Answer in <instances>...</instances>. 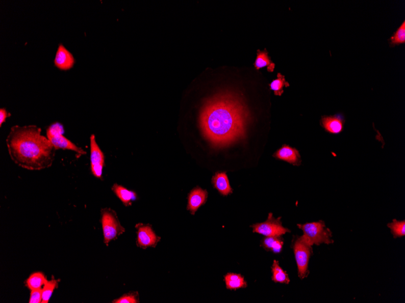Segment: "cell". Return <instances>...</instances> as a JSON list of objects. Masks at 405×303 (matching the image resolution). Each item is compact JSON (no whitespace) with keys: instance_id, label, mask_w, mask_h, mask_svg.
Returning <instances> with one entry per match:
<instances>
[{"instance_id":"7a4b0ae2","label":"cell","mask_w":405,"mask_h":303,"mask_svg":"<svg viewBox=\"0 0 405 303\" xmlns=\"http://www.w3.org/2000/svg\"><path fill=\"white\" fill-rule=\"evenodd\" d=\"M6 143L11 159L22 169L40 171L53 166L57 150L37 125H15Z\"/></svg>"},{"instance_id":"9c48e42d","label":"cell","mask_w":405,"mask_h":303,"mask_svg":"<svg viewBox=\"0 0 405 303\" xmlns=\"http://www.w3.org/2000/svg\"><path fill=\"white\" fill-rule=\"evenodd\" d=\"M91 142V169L92 175L96 178L102 179L103 169L105 166V157L98 145L94 134L90 137Z\"/></svg>"},{"instance_id":"603a6c76","label":"cell","mask_w":405,"mask_h":303,"mask_svg":"<svg viewBox=\"0 0 405 303\" xmlns=\"http://www.w3.org/2000/svg\"><path fill=\"white\" fill-rule=\"evenodd\" d=\"M388 227L390 228L392 234L394 238L404 236L405 235V222L398 221L394 219L393 222L388 224Z\"/></svg>"},{"instance_id":"ba28073f","label":"cell","mask_w":405,"mask_h":303,"mask_svg":"<svg viewBox=\"0 0 405 303\" xmlns=\"http://www.w3.org/2000/svg\"><path fill=\"white\" fill-rule=\"evenodd\" d=\"M137 244L138 247L146 250L149 247H155L160 241L149 225L137 224Z\"/></svg>"},{"instance_id":"e0dca14e","label":"cell","mask_w":405,"mask_h":303,"mask_svg":"<svg viewBox=\"0 0 405 303\" xmlns=\"http://www.w3.org/2000/svg\"><path fill=\"white\" fill-rule=\"evenodd\" d=\"M226 288L230 290H237L246 288L247 285L245 279L240 274L228 273L224 277Z\"/></svg>"},{"instance_id":"d6986e66","label":"cell","mask_w":405,"mask_h":303,"mask_svg":"<svg viewBox=\"0 0 405 303\" xmlns=\"http://www.w3.org/2000/svg\"><path fill=\"white\" fill-rule=\"evenodd\" d=\"M255 66L257 70L266 67L269 72H273L275 67V64L273 63L270 60L268 51L266 50L264 51L258 50L257 51Z\"/></svg>"},{"instance_id":"cb8c5ba5","label":"cell","mask_w":405,"mask_h":303,"mask_svg":"<svg viewBox=\"0 0 405 303\" xmlns=\"http://www.w3.org/2000/svg\"><path fill=\"white\" fill-rule=\"evenodd\" d=\"M113 303H139L140 302L139 294L137 292H131L125 293L116 299Z\"/></svg>"},{"instance_id":"30bf717a","label":"cell","mask_w":405,"mask_h":303,"mask_svg":"<svg viewBox=\"0 0 405 303\" xmlns=\"http://www.w3.org/2000/svg\"><path fill=\"white\" fill-rule=\"evenodd\" d=\"M75 60L71 52L60 44L58 47L54 59L55 66L61 70H69L74 66Z\"/></svg>"},{"instance_id":"7c38bea8","label":"cell","mask_w":405,"mask_h":303,"mask_svg":"<svg viewBox=\"0 0 405 303\" xmlns=\"http://www.w3.org/2000/svg\"><path fill=\"white\" fill-rule=\"evenodd\" d=\"M274 156L277 159L286 161L294 166H300L301 163L300 155L295 148L286 146H283L274 154Z\"/></svg>"},{"instance_id":"277c9868","label":"cell","mask_w":405,"mask_h":303,"mask_svg":"<svg viewBox=\"0 0 405 303\" xmlns=\"http://www.w3.org/2000/svg\"><path fill=\"white\" fill-rule=\"evenodd\" d=\"M101 223L104 243L107 246L112 240H117L126 231L119 221L116 212L110 208L102 209Z\"/></svg>"},{"instance_id":"4316f807","label":"cell","mask_w":405,"mask_h":303,"mask_svg":"<svg viewBox=\"0 0 405 303\" xmlns=\"http://www.w3.org/2000/svg\"><path fill=\"white\" fill-rule=\"evenodd\" d=\"M11 117L10 113L8 112L4 108H0V127H2L3 123L6 121L7 118Z\"/></svg>"},{"instance_id":"8fae6325","label":"cell","mask_w":405,"mask_h":303,"mask_svg":"<svg viewBox=\"0 0 405 303\" xmlns=\"http://www.w3.org/2000/svg\"><path fill=\"white\" fill-rule=\"evenodd\" d=\"M208 193L207 190L202 189L199 187L192 189L188 196L187 209L194 215L199 208L204 205L207 201Z\"/></svg>"},{"instance_id":"52a82bcc","label":"cell","mask_w":405,"mask_h":303,"mask_svg":"<svg viewBox=\"0 0 405 303\" xmlns=\"http://www.w3.org/2000/svg\"><path fill=\"white\" fill-rule=\"evenodd\" d=\"M251 227L254 233L266 237H280L291 232L288 228L283 227L281 217L275 218L272 213L269 214L268 219L265 222L253 225Z\"/></svg>"},{"instance_id":"8992f818","label":"cell","mask_w":405,"mask_h":303,"mask_svg":"<svg viewBox=\"0 0 405 303\" xmlns=\"http://www.w3.org/2000/svg\"><path fill=\"white\" fill-rule=\"evenodd\" d=\"M293 250L297 264L298 277L303 279L309 274L308 268L311 254H313L312 246L299 237L294 241Z\"/></svg>"},{"instance_id":"5bb4252c","label":"cell","mask_w":405,"mask_h":303,"mask_svg":"<svg viewBox=\"0 0 405 303\" xmlns=\"http://www.w3.org/2000/svg\"><path fill=\"white\" fill-rule=\"evenodd\" d=\"M343 119L337 117H324L321 119V123L327 131L331 133L338 134L342 131L343 128Z\"/></svg>"},{"instance_id":"6da1fadb","label":"cell","mask_w":405,"mask_h":303,"mask_svg":"<svg viewBox=\"0 0 405 303\" xmlns=\"http://www.w3.org/2000/svg\"><path fill=\"white\" fill-rule=\"evenodd\" d=\"M249 112L242 100L223 93L209 100L200 117L202 133L214 147L223 148L245 137Z\"/></svg>"},{"instance_id":"3957f363","label":"cell","mask_w":405,"mask_h":303,"mask_svg":"<svg viewBox=\"0 0 405 303\" xmlns=\"http://www.w3.org/2000/svg\"><path fill=\"white\" fill-rule=\"evenodd\" d=\"M297 226L303 232V235L300 238L311 246L314 244L319 246L323 243L330 244L334 242L332 239V233L330 229L326 227L325 224L322 221L303 225L298 224Z\"/></svg>"},{"instance_id":"d4e9b609","label":"cell","mask_w":405,"mask_h":303,"mask_svg":"<svg viewBox=\"0 0 405 303\" xmlns=\"http://www.w3.org/2000/svg\"><path fill=\"white\" fill-rule=\"evenodd\" d=\"M405 42V22L398 29L393 37L391 38L392 46L404 43Z\"/></svg>"},{"instance_id":"5b68a950","label":"cell","mask_w":405,"mask_h":303,"mask_svg":"<svg viewBox=\"0 0 405 303\" xmlns=\"http://www.w3.org/2000/svg\"><path fill=\"white\" fill-rule=\"evenodd\" d=\"M63 127L59 122H56L47 128L46 136L57 150L63 149L74 151L83 155L86 152L63 135Z\"/></svg>"},{"instance_id":"ac0fdd59","label":"cell","mask_w":405,"mask_h":303,"mask_svg":"<svg viewBox=\"0 0 405 303\" xmlns=\"http://www.w3.org/2000/svg\"><path fill=\"white\" fill-rule=\"evenodd\" d=\"M47 280L46 277L43 272H36L32 273L28 277L26 280L25 285L29 289L31 290V291L33 290L42 289Z\"/></svg>"},{"instance_id":"484cf974","label":"cell","mask_w":405,"mask_h":303,"mask_svg":"<svg viewBox=\"0 0 405 303\" xmlns=\"http://www.w3.org/2000/svg\"><path fill=\"white\" fill-rule=\"evenodd\" d=\"M30 303H41L42 302V290L37 289L31 291Z\"/></svg>"},{"instance_id":"9a60e30c","label":"cell","mask_w":405,"mask_h":303,"mask_svg":"<svg viewBox=\"0 0 405 303\" xmlns=\"http://www.w3.org/2000/svg\"><path fill=\"white\" fill-rule=\"evenodd\" d=\"M112 189L126 206H131L132 202L136 201L137 199L136 192L131 191L121 185H119L117 183L112 186Z\"/></svg>"},{"instance_id":"4fadbf2b","label":"cell","mask_w":405,"mask_h":303,"mask_svg":"<svg viewBox=\"0 0 405 303\" xmlns=\"http://www.w3.org/2000/svg\"><path fill=\"white\" fill-rule=\"evenodd\" d=\"M212 182L221 195L226 196L233 192V190L231 188L229 179L225 172L215 174L212 179Z\"/></svg>"},{"instance_id":"2e32d148","label":"cell","mask_w":405,"mask_h":303,"mask_svg":"<svg viewBox=\"0 0 405 303\" xmlns=\"http://www.w3.org/2000/svg\"><path fill=\"white\" fill-rule=\"evenodd\" d=\"M284 241L281 236L266 237L262 241L261 246L266 251H271L274 254L282 252Z\"/></svg>"},{"instance_id":"ffe728a7","label":"cell","mask_w":405,"mask_h":303,"mask_svg":"<svg viewBox=\"0 0 405 303\" xmlns=\"http://www.w3.org/2000/svg\"><path fill=\"white\" fill-rule=\"evenodd\" d=\"M272 272V280L275 283L289 284L290 282L287 273L279 265L277 260H274L273 263Z\"/></svg>"},{"instance_id":"7402d4cb","label":"cell","mask_w":405,"mask_h":303,"mask_svg":"<svg viewBox=\"0 0 405 303\" xmlns=\"http://www.w3.org/2000/svg\"><path fill=\"white\" fill-rule=\"evenodd\" d=\"M269 86L271 89L274 92L275 95L281 96L284 93L285 87H288L289 85L288 82L286 81L285 76L279 73L277 78L273 80Z\"/></svg>"},{"instance_id":"44dd1931","label":"cell","mask_w":405,"mask_h":303,"mask_svg":"<svg viewBox=\"0 0 405 303\" xmlns=\"http://www.w3.org/2000/svg\"><path fill=\"white\" fill-rule=\"evenodd\" d=\"M60 280H57L53 277V279L49 280H47L46 283L44 284L43 288H42V302L41 303H48L49 302L51 296H52L55 290L59 287Z\"/></svg>"}]
</instances>
